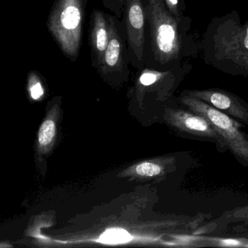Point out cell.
I'll use <instances>...</instances> for the list:
<instances>
[{
    "mask_svg": "<svg viewBox=\"0 0 248 248\" xmlns=\"http://www.w3.org/2000/svg\"><path fill=\"white\" fill-rule=\"evenodd\" d=\"M168 114L170 124L181 133L213 140L217 143L219 149H227L221 138L203 116L188 108H171Z\"/></svg>",
    "mask_w": 248,
    "mask_h": 248,
    "instance_id": "8",
    "label": "cell"
},
{
    "mask_svg": "<svg viewBox=\"0 0 248 248\" xmlns=\"http://www.w3.org/2000/svg\"><path fill=\"white\" fill-rule=\"evenodd\" d=\"M146 16L144 64L159 71L181 67L185 57L186 25L180 24L163 0H142Z\"/></svg>",
    "mask_w": 248,
    "mask_h": 248,
    "instance_id": "2",
    "label": "cell"
},
{
    "mask_svg": "<svg viewBox=\"0 0 248 248\" xmlns=\"http://www.w3.org/2000/svg\"><path fill=\"white\" fill-rule=\"evenodd\" d=\"M88 0H54L46 27L65 57L76 62L83 40Z\"/></svg>",
    "mask_w": 248,
    "mask_h": 248,
    "instance_id": "3",
    "label": "cell"
},
{
    "mask_svg": "<svg viewBox=\"0 0 248 248\" xmlns=\"http://www.w3.org/2000/svg\"><path fill=\"white\" fill-rule=\"evenodd\" d=\"M169 12L182 25L189 24V18L184 16L186 5L184 0H163Z\"/></svg>",
    "mask_w": 248,
    "mask_h": 248,
    "instance_id": "12",
    "label": "cell"
},
{
    "mask_svg": "<svg viewBox=\"0 0 248 248\" xmlns=\"http://www.w3.org/2000/svg\"><path fill=\"white\" fill-rule=\"evenodd\" d=\"M106 9L112 13L118 19L123 20L126 0H101Z\"/></svg>",
    "mask_w": 248,
    "mask_h": 248,
    "instance_id": "15",
    "label": "cell"
},
{
    "mask_svg": "<svg viewBox=\"0 0 248 248\" xmlns=\"http://www.w3.org/2000/svg\"><path fill=\"white\" fill-rule=\"evenodd\" d=\"M206 64L232 76L248 78V20L232 11L213 18L201 43Z\"/></svg>",
    "mask_w": 248,
    "mask_h": 248,
    "instance_id": "1",
    "label": "cell"
},
{
    "mask_svg": "<svg viewBox=\"0 0 248 248\" xmlns=\"http://www.w3.org/2000/svg\"><path fill=\"white\" fill-rule=\"evenodd\" d=\"M131 239V235L124 229H108L103 233L99 238V241L101 243L111 245L126 243Z\"/></svg>",
    "mask_w": 248,
    "mask_h": 248,
    "instance_id": "11",
    "label": "cell"
},
{
    "mask_svg": "<svg viewBox=\"0 0 248 248\" xmlns=\"http://www.w3.org/2000/svg\"><path fill=\"white\" fill-rule=\"evenodd\" d=\"M131 66L137 69L145 67L146 43V16L142 0H126L123 16Z\"/></svg>",
    "mask_w": 248,
    "mask_h": 248,
    "instance_id": "6",
    "label": "cell"
},
{
    "mask_svg": "<svg viewBox=\"0 0 248 248\" xmlns=\"http://www.w3.org/2000/svg\"><path fill=\"white\" fill-rule=\"evenodd\" d=\"M27 80L30 96L34 100L40 99L44 95L45 89L40 74L36 70L31 71L29 72Z\"/></svg>",
    "mask_w": 248,
    "mask_h": 248,
    "instance_id": "13",
    "label": "cell"
},
{
    "mask_svg": "<svg viewBox=\"0 0 248 248\" xmlns=\"http://www.w3.org/2000/svg\"><path fill=\"white\" fill-rule=\"evenodd\" d=\"M233 223L248 226V204L225 211L218 218L210 222L208 226H204L202 232H211L213 229L226 228Z\"/></svg>",
    "mask_w": 248,
    "mask_h": 248,
    "instance_id": "10",
    "label": "cell"
},
{
    "mask_svg": "<svg viewBox=\"0 0 248 248\" xmlns=\"http://www.w3.org/2000/svg\"><path fill=\"white\" fill-rule=\"evenodd\" d=\"M56 124L53 120H46L40 126L38 133V141L40 146H48L56 135Z\"/></svg>",
    "mask_w": 248,
    "mask_h": 248,
    "instance_id": "14",
    "label": "cell"
},
{
    "mask_svg": "<svg viewBox=\"0 0 248 248\" xmlns=\"http://www.w3.org/2000/svg\"><path fill=\"white\" fill-rule=\"evenodd\" d=\"M180 100L187 108L207 119L233 156L248 166V134L242 130L245 124L201 100L184 96Z\"/></svg>",
    "mask_w": 248,
    "mask_h": 248,
    "instance_id": "4",
    "label": "cell"
},
{
    "mask_svg": "<svg viewBox=\"0 0 248 248\" xmlns=\"http://www.w3.org/2000/svg\"><path fill=\"white\" fill-rule=\"evenodd\" d=\"M181 96L197 98L248 125V104L237 95L219 88L184 91Z\"/></svg>",
    "mask_w": 248,
    "mask_h": 248,
    "instance_id": "7",
    "label": "cell"
},
{
    "mask_svg": "<svg viewBox=\"0 0 248 248\" xmlns=\"http://www.w3.org/2000/svg\"><path fill=\"white\" fill-rule=\"evenodd\" d=\"M111 27L109 42L97 71L107 82L120 83L128 79L131 65L124 21L107 14Z\"/></svg>",
    "mask_w": 248,
    "mask_h": 248,
    "instance_id": "5",
    "label": "cell"
},
{
    "mask_svg": "<svg viewBox=\"0 0 248 248\" xmlns=\"http://www.w3.org/2000/svg\"><path fill=\"white\" fill-rule=\"evenodd\" d=\"M111 34V27L107 13L95 9L90 17L88 40L91 48V65L95 69L102 62L108 47Z\"/></svg>",
    "mask_w": 248,
    "mask_h": 248,
    "instance_id": "9",
    "label": "cell"
}]
</instances>
